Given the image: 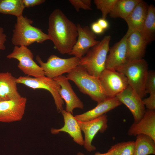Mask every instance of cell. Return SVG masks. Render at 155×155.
Returning a JSON list of instances; mask_svg holds the SVG:
<instances>
[{
  "mask_svg": "<svg viewBox=\"0 0 155 155\" xmlns=\"http://www.w3.org/2000/svg\"><path fill=\"white\" fill-rule=\"evenodd\" d=\"M125 34L118 42L110 48L105 63V68L115 69L125 64L127 58V39Z\"/></svg>",
  "mask_w": 155,
  "mask_h": 155,
  "instance_id": "2e32d148",
  "label": "cell"
},
{
  "mask_svg": "<svg viewBox=\"0 0 155 155\" xmlns=\"http://www.w3.org/2000/svg\"><path fill=\"white\" fill-rule=\"evenodd\" d=\"M22 0H0V13L17 18L23 16L25 8Z\"/></svg>",
  "mask_w": 155,
  "mask_h": 155,
  "instance_id": "d4e9b609",
  "label": "cell"
},
{
  "mask_svg": "<svg viewBox=\"0 0 155 155\" xmlns=\"http://www.w3.org/2000/svg\"><path fill=\"white\" fill-rule=\"evenodd\" d=\"M140 33L147 44L155 39V7L153 4L148 6L147 16Z\"/></svg>",
  "mask_w": 155,
  "mask_h": 155,
  "instance_id": "7402d4cb",
  "label": "cell"
},
{
  "mask_svg": "<svg viewBox=\"0 0 155 155\" xmlns=\"http://www.w3.org/2000/svg\"><path fill=\"white\" fill-rule=\"evenodd\" d=\"M77 120L81 130L84 134V147L89 152L95 150L96 148L92 145V141L98 132L103 133L107 129V115L104 114L95 119L86 121Z\"/></svg>",
  "mask_w": 155,
  "mask_h": 155,
  "instance_id": "30bf717a",
  "label": "cell"
},
{
  "mask_svg": "<svg viewBox=\"0 0 155 155\" xmlns=\"http://www.w3.org/2000/svg\"><path fill=\"white\" fill-rule=\"evenodd\" d=\"M61 113L63 118L64 125L60 129L52 128L51 133L56 134L61 132L67 133L72 138L74 142L80 146H83L84 140L77 120L73 114L65 110H63Z\"/></svg>",
  "mask_w": 155,
  "mask_h": 155,
  "instance_id": "e0dca14e",
  "label": "cell"
},
{
  "mask_svg": "<svg viewBox=\"0 0 155 155\" xmlns=\"http://www.w3.org/2000/svg\"><path fill=\"white\" fill-rule=\"evenodd\" d=\"M76 155H85L82 152H79ZM93 155H109L107 152L105 153H102L99 152H97L95 153V154Z\"/></svg>",
  "mask_w": 155,
  "mask_h": 155,
  "instance_id": "e575fe53",
  "label": "cell"
},
{
  "mask_svg": "<svg viewBox=\"0 0 155 155\" xmlns=\"http://www.w3.org/2000/svg\"><path fill=\"white\" fill-rule=\"evenodd\" d=\"M78 38L69 55L80 59L85 55L92 47L97 44L100 41L96 39L95 34L88 26L82 27L79 24H76Z\"/></svg>",
  "mask_w": 155,
  "mask_h": 155,
  "instance_id": "7c38bea8",
  "label": "cell"
},
{
  "mask_svg": "<svg viewBox=\"0 0 155 155\" xmlns=\"http://www.w3.org/2000/svg\"><path fill=\"white\" fill-rule=\"evenodd\" d=\"M7 57L9 59L18 60V67L28 76L38 78L45 76L42 68L33 60V54L27 46H15L13 51Z\"/></svg>",
  "mask_w": 155,
  "mask_h": 155,
  "instance_id": "ba28073f",
  "label": "cell"
},
{
  "mask_svg": "<svg viewBox=\"0 0 155 155\" xmlns=\"http://www.w3.org/2000/svg\"><path fill=\"white\" fill-rule=\"evenodd\" d=\"M122 103L116 97L108 98L98 103L93 108L75 116L78 120L84 121L97 118L120 105Z\"/></svg>",
  "mask_w": 155,
  "mask_h": 155,
  "instance_id": "d6986e66",
  "label": "cell"
},
{
  "mask_svg": "<svg viewBox=\"0 0 155 155\" xmlns=\"http://www.w3.org/2000/svg\"><path fill=\"white\" fill-rule=\"evenodd\" d=\"M148 6L146 2L141 0L124 20L128 26L125 34L128 36L133 32L141 31L147 16Z\"/></svg>",
  "mask_w": 155,
  "mask_h": 155,
  "instance_id": "ac0fdd59",
  "label": "cell"
},
{
  "mask_svg": "<svg viewBox=\"0 0 155 155\" xmlns=\"http://www.w3.org/2000/svg\"><path fill=\"white\" fill-rule=\"evenodd\" d=\"M155 154V141L147 135L140 134L136 136L135 142L133 155Z\"/></svg>",
  "mask_w": 155,
  "mask_h": 155,
  "instance_id": "cb8c5ba5",
  "label": "cell"
},
{
  "mask_svg": "<svg viewBox=\"0 0 155 155\" xmlns=\"http://www.w3.org/2000/svg\"><path fill=\"white\" fill-rule=\"evenodd\" d=\"M145 87L146 94H155V72L154 71H148Z\"/></svg>",
  "mask_w": 155,
  "mask_h": 155,
  "instance_id": "83f0119b",
  "label": "cell"
},
{
  "mask_svg": "<svg viewBox=\"0 0 155 155\" xmlns=\"http://www.w3.org/2000/svg\"><path fill=\"white\" fill-rule=\"evenodd\" d=\"M16 81L17 84H22L34 89H43L48 90L53 96L58 112L61 113L64 110V102L59 94L60 86L53 79L45 76L38 78L21 76L16 78Z\"/></svg>",
  "mask_w": 155,
  "mask_h": 155,
  "instance_id": "52a82bcc",
  "label": "cell"
},
{
  "mask_svg": "<svg viewBox=\"0 0 155 155\" xmlns=\"http://www.w3.org/2000/svg\"><path fill=\"white\" fill-rule=\"evenodd\" d=\"M33 21L23 16L17 18L11 38L15 46H27L34 43H41L50 40L48 34L42 30L32 26Z\"/></svg>",
  "mask_w": 155,
  "mask_h": 155,
  "instance_id": "3957f363",
  "label": "cell"
},
{
  "mask_svg": "<svg viewBox=\"0 0 155 155\" xmlns=\"http://www.w3.org/2000/svg\"><path fill=\"white\" fill-rule=\"evenodd\" d=\"M135 142L118 143L111 147L107 152L109 155H133Z\"/></svg>",
  "mask_w": 155,
  "mask_h": 155,
  "instance_id": "484cf974",
  "label": "cell"
},
{
  "mask_svg": "<svg viewBox=\"0 0 155 155\" xmlns=\"http://www.w3.org/2000/svg\"><path fill=\"white\" fill-rule=\"evenodd\" d=\"M36 60L44 71L45 76L53 79L68 73L79 65L80 59L73 57L63 59L54 55H51L46 62H44L38 55Z\"/></svg>",
  "mask_w": 155,
  "mask_h": 155,
  "instance_id": "8992f818",
  "label": "cell"
},
{
  "mask_svg": "<svg viewBox=\"0 0 155 155\" xmlns=\"http://www.w3.org/2000/svg\"><path fill=\"white\" fill-rule=\"evenodd\" d=\"M143 103L147 109L155 110V94H150L148 98L142 99Z\"/></svg>",
  "mask_w": 155,
  "mask_h": 155,
  "instance_id": "f1b7e54d",
  "label": "cell"
},
{
  "mask_svg": "<svg viewBox=\"0 0 155 155\" xmlns=\"http://www.w3.org/2000/svg\"><path fill=\"white\" fill-rule=\"evenodd\" d=\"M26 97L0 101V122L11 123L21 120L24 114Z\"/></svg>",
  "mask_w": 155,
  "mask_h": 155,
  "instance_id": "8fae6325",
  "label": "cell"
},
{
  "mask_svg": "<svg viewBox=\"0 0 155 155\" xmlns=\"http://www.w3.org/2000/svg\"><path fill=\"white\" fill-rule=\"evenodd\" d=\"M48 35L55 47L62 54L71 51L78 37L76 25L59 9L54 10L49 18Z\"/></svg>",
  "mask_w": 155,
  "mask_h": 155,
  "instance_id": "6da1fadb",
  "label": "cell"
},
{
  "mask_svg": "<svg viewBox=\"0 0 155 155\" xmlns=\"http://www.w3.org/2000/svg\"><path fill=\"white\" fill-rule=\"evenodd\" d=\"M147 45L140 32L135 31L130 34L127 39L128 61L142 59L145 55Z\"/></svg>",
  "mask_w": 155,
  "mask_h": 155,
  "instance_id": "44dd1931",
  "label": "cell"
},
{
  "mask_svg": "<svg viewBox=\"0 0 155 155\" xmlns=\"http://www.w3.org/2000/svg\"><path fill=\"white\" fill-rule=\"evenodd\" d=\"M117 0H94L96 8L102 13V18L106 19L107 15L113 10Z\"/></svg>",
  "mask_w": 155,
  "mask_h": 155,
  "instance_id": "4316f807",
  "label": "cell"
},
{
  "mask_svg": "<svg viewBox=\"0 0 155 155\" xmlns=\"http://www.w3.org/2000/svg\"><path fill=\"white\" fill-rule=\"evenodd\" d=\"M53 79L60 86L59 94L65 102V111L73 114L75 108H83V102L74 91L66 76L62 75Z\"/></svg>",
  "mask_w": 155,
  "mask_h": 155,
  "instance_id": "5bb4252c",
  "label": "cell"
},
{
  "mask_svg": "<svg viewBox=\"0 0 155 155\" xmlns=\"http://www.w3.org/2000/svg\"><path fill=\"white\" fill-rule=\"evenodd\" d=\"M91 30L95 34H100L102 33L104 30L96 22L92 23L91 25Z\"/></svg>",
  "mask_w": 155,
  "mask_h": 155,
  "instance_id": "d6a6232c",
  "label": "cell"
},
{
  "mask_svg": "<svg viewBox=\"0 0 155 155\" xmlns=\"http://www.w3.org/2000/svg\"><path fill=\"white\" fill-rule=\"evenodd\" d=\"M115 97L130 111L134 118V123H137L142 119L146 111L142 99L130 86Z\"/></svg>",
  "mask_w": 155,
  "mask_h": 155,
  "instance_id": "4fadbf2b",
  "label": "cell"
},
{
  "mask_svg": "<svg viewBox=\"0 0 155 155\" xmlns=\"http://www.w3.org/2000/svg\"><path fill=\"white\" fill-rule=\"evenodd\" d=\"M99 78L108 98L115 97L129 85L126 76L115 69L105 68Z\"/></svg>",
  "mask_w": 155,
  "mask_h": 155,
  "instance_id": "9c48e42d",
  "label": "cell"
},
{
  "mask_svg": "<svg viewBox=\"0 0 155 155\" xmlns=\"http://www.w3.org/2000/svg\"><path fill=\"white\" fill-rule=\"evenodd\" d=\"M70 3L74 7L77 11H78L80 9L86 10H91V7L86 5L82 0H69Z\"/></svg>",
  "mask_w": 155,
  "mask_h": 155,
  "instance_id": "f546056e",
  "label": "cell"
},
{
  "mask_svg": "<svg viewBox=\"0 0 155 155\" xmlns=\"http://www.w3.org/2000/svg\"><path fill=\"white\" fill-rule=\"evenodd\" d=\"M7 40V36L4 33L3 28L0 27V50H4L5 49V45Z\"/></svg>",
  "mask_w": 155,
  "mask_h": 155,
  "instance_id": "1f68e13d",
  "label": "cell"
},
{
  "mask_svg": "<svg viewBox=\"0 0 155 155\" xmlns=\"http://www.w3.org/2000/svg\"><path fill=\"white\" fill-rule=\"evenodd\" d=\"M66 77L75 83L80 92L88 95L97 103L108 98L99 78L90 75L84 68L78 66L68 73Z\"/></svg>",
  "mask_w": 155,
  "mask_h": 155,
  "instance_id": "7a4b0ae2",
  "label": "cell"
},
{
  "mask_svg": "<svg viewBox=\"0 0 155 155\" xmlns=\"http://www.w3.org/2000/svg\"><path fill=\"white\" fill-rule=\"evenodd\" d=\"M24 6L28 8L40 5L45 1L44 0H22Z\"/></svg>",
  "mask_w": 155,
  "mask_h": 155,
  "instance_id": "4dcf8cb0",
  "label": "cell"
},
{
  "mask_svg": "<svg viewBox=\"0 0 155 155\" xmlns=\"http://www.w3.org/2000/svg\"><path fill=\"white\" fill-rule=\"evenodd\" d=\"M16 78L10 72H0V101L22 97L18 90Z\"/></svg>",
  "mask_w": 155,
  "mask_h": 155,
  "instance_id": "ffe728a7",
  "label": "cell"
},
{
  "mask_svg": "<svg viewBox=\"0 0 155 155\" xmlns=\"http://www.w3.org/2000/svg\"><path fill=\"white\" fill-rule=\"evenodd\" d=\"M127 78L129 85L143 99L146 96L145 83L148 72V65L142 59L129 61L115 69Z\"/></svg>",
  "mask_w": 155,
  "mask_h": 155,
  "instance_id": "5b68a950",
  "label": "cell"
},
{
  "mask_svg": "<svg viewBox=\"0 0 155 155\" xmlns=\"http://www.w3.org/2000/svg\"><path fill=\"white\" fill-rule=\"evenodd\" d=\"M100 27L104 30L107 29L109 26V24L106 19L100 18L97 22Z\"/></svg>",
  "mask_w": 155,
  "mask_h": 155,
  "instance_id": "836d02e7",
  "label": "cell"
},
{
  "mask_svg": "<svg viewBox=\"0 0 155 155\" xmlns=\"http://www.w3.org/2000/svg\"><path fill=\"white\" fill-rule=\"evenodd\" d=\"M111 39L110 35L105 36L99 43L91 48L80 59L78 66L85 69L90 75L99 78L105 69Z\"/></svg>",
  "mask_w": 155,
  "mask_h": 155,
  "instance_id": "277c9868",
  "label": "cell"
},
{
  "mask_svg": "<svg viewBox=\"0 0 155 155\" xmlns=\"http://www.w3.org/2000/svg\"><path fill=\"white\" fill-rule=\"evenodd\" d=\"M83 2L86 5L91 7V0H82Z\"/></svg>",
  "mask_w": 155,
  "mask_h": 155,
  "instance_id": "d590c367",
  "label": "cell"
},
{
  "mask_svg": "<svg viewBox=\"0 0 155 155\" xmlns=\"http://www.w3.org/2000/svg\"><path fill=\"white\" fill-rule=\"evenodd\" d=\"M141 0H117L109 14L112 18H121L125 20L132 12Z\"/></svg>",
  "mask_w": 155,
  "mask_h": 155,
  "instance_id": "603a6c76",
  "label": "cell"
},
{
  "mask_svg": "<svg viewBox=\"0 0 155 155\" xmlns=\"http://www.w3.org/2000/svg\"><path fill=\"white\" fill-rule=\"evenodd\" d=\"M129 136L143 134L148 136L155 141V111L147 109L142 119L137 123H133L129 128Z\"/></svg>",
  "mask_w": 155,
  "mask_h": 155,
  "instance_id": "9a60e30c",
  "label": "cell"
}]
</instances>
